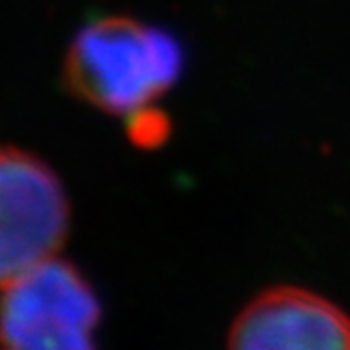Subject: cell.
I'll return each instance as SVG.
<instances>
[{
    "label": "cell",
    "mask_w": 350,
    "mask_h": 350,
    "mask_svg": "<svg viewBox=\"0 0 350 350\" xmlns=\"http://www.w3.org/2000/svg\"><path fill=\"white\" fill-rule=\"evenodd\" d=\"M182 48L169 32L107 16L82 27L66 55V82L82 100L114 116H144L182 73Z\"/></svg>",
    "instance_id": "1"
},
{
    "label": "cell",
    "mask_w": 350,
    "mask_h": 350,
    "mask_svg": "<svg viewBox=\"0 0 350 350\" xmlns=\"http://www.w3.org/2000/svg\"><path fill=\"white\" fill-rule=\"evenodd\" d=\"M100 303L80 271L64 260L37 264L7 284L0 298V344L23 350L94 346Z\"/></svg>",
    "instance_id": "2"
},
{
    "label": "cell",
    "mask_w": 350,
    "mask_h": 350,
    "mask_svg": "<svg viewBox=\"0 0 350 350\" xmlns=\"http://www.w3.org/2000/svg\"><path fill=\"white\" fill-rule=\"evenodd\" d=\"M66 230L68 200L51 166L0 148V289L55 257Z\"/></svg>",
    "instance_id": "3"
},
{
    "label": "cell",
    "mask_w": 350,
    "mask_h": 350,
    "mask_svg": "<svg viewBox=\"0 0 350 350\" xmlns=\"http://www.w3.org/2000/svg\"><path fill=\"white\" fill-rule=\"evenodd\" d=\"M241 350H348L350 317L300 286H273L243 307L230 327Z\"/></svg>",
    "instance_id": "4"
}]
</instances>
